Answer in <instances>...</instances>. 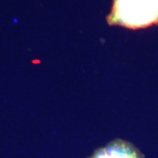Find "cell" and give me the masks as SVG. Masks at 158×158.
Returning a JSON list of instances; mask_svg holds the SVG:
<instances>
[{"instance_id": "cell-1", "label": "cell", "mask_w": 158, "mask_h": 158, "mask_svg": "<svg viewBox=\"0 0 158 158\" xmlns=\"http://www.w3.org/2000/svg\"><path fill=\"white\" fill-rule=\"evenodd\" d=\"M107 22L132 29L158 25V0H114Z\"/></svg>"}, {"instance_id": "cell-2", "label": "cell", "mask_w": 158, "mask_h": 158, "mask_svg": "<svg viewBox=\"0 0 158 158\" xmlns=\"http://www.w3.org/2000/svg\"><path fill=\"white\" fill-rule=\"evenodd\" d=\"M89 158H144V155L131 142L116 138L98 148Z\"/></svg>"}]
</instances>
